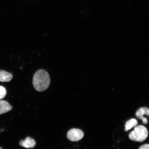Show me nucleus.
I'll return each instance as SVG.
<instances>
[{
    "instance_id": "f257e3e1",
    "label": "nucleus",
    "mask_w": 149,
    "mask_h": 149,
    "mask_svg": "<svg viewBox=\"0 0 149 149\" xmlns=\"http://www.w3.org/2000/svg\"><path fill=\"white\" fill-rule=\"evenodd\" d=\"M50 84L49 75L46 70L40 69L35 72L33 78V85L37 91L42 92L46 90Z\"/></svg>"
},
{
    "instance_id": "f03ea898",
    "label": "nucleus",
    "mask_w": 149,
    "mask_h": 149,
    "mask_svg": "<svg viewBox=\"0 0 149 149\" xmlns=\"http://www.w3.org/2000/svg\"><path fill=\"white\" fill-rule=\"evenodd\" d=\"M148 130L145 126H136L133 131L130 133L129 137L132 141L142 142L148 138Z\"/></svg>"
},
{
    "instance_id": "7ed1b4c3",
    "label": "nucleus",
    "mask_w": 149,
    "mask_h": 149,
    "mask_svg": "<svg viewBox=\"0 0 149 149\" xmlns=\"http://www.w3.org/2000/svg\"><path fill=\"white\" fill-rule=\"evenodd\" d=\"M84 136L83 132L81 130L73 128L69 131L67 134V137L70 141H77L81 140Z\"/></svg>"
},
{
    "instance_id": "20e7f679",
    "label": "nucleus",
    "mask_w": 149,
    "mask_h": 149,
    "mask_svg": "<svg viewBox=\"0 0 149 149\" xmlns=\"http://www.w3.org/2000/svg\"><path fill=\"white\" fill-rule=\"evenodd\" d=\"M144 115L149 116V109L148 108L143 107L140 108L136 112L135 115L137 118L142 120L143 123L147 124L148 121L147 119L144 117Z\"/></svg>"
},
{
    "instance_id": "39448f33",
    "label": "nucleus",
    "mask_w": 149,
    "mask_h": 149,
    "mask_svg": "<svg viewBox=\"0 0 149 149\" xmlns=\"http://www.w3.org/2000/svg\"><path fill=\"white\" fill-rule=\"evenodd\" d=\"M36 144L34 140L29 137L26 138L24 141L22 140L19 142L20 146L27 148H34Z\"/></svg>"
},
{
    "instance_id": "423d86ee",
    "label": "nucleus",
    "mask_w": 149,
    "mask_h": 149,
    "mask_svg": "<svg viewBox=\"0 0 149 149\" xmlns=\"http://www.w3.org/2000/svg\"><path fill=\"white\" fill-rule=\"evenodd\" d=\"M12 109V107L8 102L3 100H0V115L8 112Z\"/></svg>"
},
{
    "instance_id": "0eeeda50",
    "label": "nucleus",
    "mask_w": 149,
    "mask_h": 149,
    "mask_svg": "<svg viewBox=\"0 0 149 149\" xmlns=\"http://www.w3.org/2000/svg\"><path fill=\"white\" fill-rule=\"evenodd\" d=\"M12 74L3 70H0V81L9 82L12 79Z\"/></svg>"
},
{
    "instance_id": "6e6552de",
    "label": "nucleus",
    "mask_w": 149,
    "mask_h": 149,
    "mask_svg": "<svg viewBox=\"0 0 149 149\" xmlns=\"http://www.w3.org/2000/svg\"><path fill=\"white\" fill-rule=\"evenodd\" d=\"M137 121L136 119L134 118L130 119V120L127 121L126 123L125 131V132L128 131V130L131 129V128L137 126Z\"/></svg>"
},
{
    "instance_id": "1a4fd4ad",
    "label": "nucleus",
    "mask_w": 149,
    "mask_h": 149,
    "mask_svg": "<svg viewBox=\"0 0 149 149\" xmlns=\"http://www.w3.org/2000/svg\"><path fill=\"white\" fill-rule=\"evenodd\" d=\"M6 90L4 87L0 86V100L2 99L6 95Z\"/></svg>"
},
{
    "instance_id": "9d476101",
    "label": "nucleus",
    "mask_w": 149,
    "mask_h": 149,
    "mask_svg": "<svg viewBox=\"0 0 149 149\" xmlns=\"http://www.w3.org/2000/svg\"><path fill=\"white\" fill-rule=\"evenodd\" d=\"M139 149H149V144L142 145L139 148Z\"/></svg>"
},
{
    "instance_id": "9b49d317",
    "label": "nucleus",
    "mask_w": 149,
    "mask_h": 149,
    "mask_svg": "<svg viewBox=\"0 0 149 149\" xmlns=\"http://www.w3.org/2000/svg\"><path fill=\"white\" fill-rule=\"evenodd\" d=\"M3 148H1V147H0V149H2Z\"/></svg>"
}]
</instances>
